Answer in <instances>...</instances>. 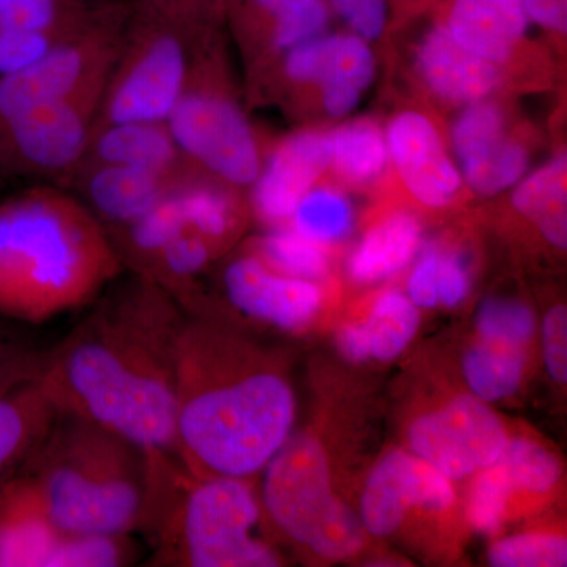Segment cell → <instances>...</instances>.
Segmentation results:
<instances>
[{"mask_svg":"<svg viewBox=\"0 0 567 567\" xmlns=\"http://www.w3.org/2000/svg\"><path fill=\"white\" fill-rule=\"evenodd\" d=\"M186 312L145 276L100 295L61 344L39 385L59 413L175 456L177 353ZM177 457V456H175Z\"/></svg>","mask_w":567,"mask_h":567,"instance_id":"cell-1","label":"cell"},{"mask_svg":"<svg viewBox=\"0 0 567 567\" xmlns=\"http://www.w3.org/2000/svg\"><path fill=\"white\" fill-rule=\"evenodd\" d=\"M295 395L270 354L218 319L186 315L177 353L175 456L197 477L251 480L292 432Z\"/></svg>","mask_w":567,"mask_h":567,"instance_id":"cell-2","label":"cell"},{"mask_svg":"<svg viewBox=\"0 0 567 567\" xmlns=\"http://www.w3.org/2000/svg\"><path fill=\"white\" fill-rule=\"evenodd\" d=\"M122 268L104 224L73 197L31 189L0 200V316L11 322L91 306Z\"/></svg>","mask_w":567,"mask_h":567,"instance_id":"cell-3","label":"cell"},{"mask_svg":"<svg viewBox=\"0 0 567 567\" xmlns=\"http://www.w3.org/2000/svg\"><path fill=\"white\" fill-rule=\"evenodd\" d=\"M147 453V502L141 532L151 566L274 567L281 558L257 536L262 505L249 480L197 477L174 454Z\"/></svg>","mask_w":567,"mask_h":567,"instance_id":"cell-4","label":"cell"},{"mask_svg":"<svg viewBox=\"0 0 567 567\" xmlns=\"http://www.w3.org/2000/svg\"><path fill=\"white\" fill-rule=\"evenodd\" d=\"M65 535H133L147 502V453L84 417L58 413L22 466Z\"/></svg>","mask_w":567,"mask_h":567,"instance_id":"cell-5","label":"cell"},{"mask_svg":"<svg viewBox=\"0 0 567 567\" xmlns=\"http://www.w3.org/2000/svg\"><path fill=\"white\" fill-rule=\"evenodd\" d=\"M260 505L284 537L319 557L349 558L363 547V525L333 494L330 466L315 436H289L268 462Z\"/></svg>","mask_w":567,"mask_h":567,"instance_id":"cell-6","label":"cell"},{"mask_svg":"<svg viewBox=\"0 0 567 567\" xmlns=\"http://www.w3.org/2000/svg\"><path fill=\"white\" fill-rule=\"evenodd\" d=\"M166 126L178 152L216 177L238 186L259 177L262 167L251 126L237 104L218 92L188 82Z\"/></svg>","mask_w":567,"mask_h":567,"instance_id":"cell-7","label":"cell"},{"mask_svg":"<svg viewBox=\"0 0 567 567\" xmlns=\"http://www.w3.org/2000/svg\"><path fill=\"white\" fill-rule=\"evenodd\" d=\"M415 456L447 480H464L502 457L507 443L499 417L481 399L462 395L417 417L409 431Z\"/></svg>","mask_w":567,"mask_h":567,"instance_id":"cell-8","label":"cell"},{"mask_svg":"<svg viewBox=\"0 0 567 567\" xmlns=\"http://www.w3.org/2000/svg\"><path fill=\"white\" fill-rule=\"evenodd\" d=\"M96 95L33 107L0 123V169H66L89 144Z\"/></svg>","mask_w":567,"mask_h":567,"instance_id":"cell-9","label":"cell"},{"mask_svg":"<svg viewBox=\"0 0 567 567\" xmlns=\"http://www.w3.org/2000/svg\"><path fill=\"white\" fill-rule=\"evenodd\" d=\"M188 55L175 35L134 52L106 100V123H166L188 84Z\"/></svg>","mask_w":567,"mask_h":567,"instance_id":"cell-10","label":"cell"},{"mask_svg":"<svg viewBox=\"0 0 567 567\" xmlns=\"http://www.w3.org/2000/svg\"><path fill=\"white\" fill-rule=\"evenodd\" d=\"M110 54L84 41L55 44L29 69L0 76V123L33 107L96 95Z\"/></svg>","mask_w":567,"mask_h":567,"instance_id":"cell-11","label":"cell"},{"mask_svg":"<svg viewBox=\"0 0 567 567\" xmlns=\"http://www.w3.org/2000/svg\"><path fill=\"white\" fill-rule=\"evenodd\" d=\"M453 502V487L445 475L415 454L393 451L368 477L361 498V525L369 535L390 536L401 527L410 507L443 511Z\"/></svg>","mask_w":567,"mask_h":567,"instance_id":"cell-12","label":"cell"},{"mask_svg":"<svg viewBox=\"0 0 567 567\" xmlns=\"http://www.w3.org/2000/svg\"><path fill=\"white\" fill-rule=\"evenodd\" d=\"M224 289L238 312L281 331L303 330L322 301L315 282L279 274L256 254L227 265Z\"/></svg>","mask_w":567,"mask_h":567,"instance_id":"cell-13","label":"cell"},{"mask_svg":"<svg viewBox=\"0 0 567 567\" xmlns=\"http://www.w3.org/2000/svg\"><path fill=\"white\" fill-rule=\"evenodd\" d=\"M386 144L399 177L417 203L442 208L456 199L464 181L439 130L424 114L405 111L395 115L388 126Z\"/></svg>","mask_w":567,"mask_h":567,"instance_id":"cell-14","label":"cell"},{"mask_svg":"<svg viewBox=\"0 0 567 567\" xmlns=\"http://www.w3.org/2000/svg\"><path fill=\"white\" fill-rule=\"evenodd\" d=\"M331 164L330 134L301 132L279 144L254 182V207L264 221H287Z\"/></svg>","mask_w":567,"mask_h":567,"instance_id":"cell-15","label":"cell"},{"mask_svg":"<svg viewBox=\"0 0 567 567\" xmlns=\"http://www.w3.org/2000/svg\"><path fill=\"white\" fill-rule=\"evenodd\" d=\"M62 532L39 488L18 472L0 487V567H47Z\"/></svg>","mask_w":567,"mask_h":567,"instance_id":"cell-16","label":"cell"},{"mask_svg":"<svg viewBox=\"0 0 567 567\" xmlns=\"http://www.w3.org/2000/svg\"><path fill=\"white\" fill-rule=\"evenodd\" d=\"M416 63L425 85L450 103L486 100L502 80L495 63L458 47L446 28H436L425 37L417 50Z\"/></svg>","mask_w":567,"mask_h":567,"instance_id":"cell-17","label":"cell"},{"mask_svg":"<svg viewBox=\"0 0 567 567\" xmlns=\"http://www.w3.org/2000/svg\"><path fill=\"white\" fill-rule=\"evenodd\" d=\"M446 29L458 47L498 65L524 39L528 14L522 0H457Z\"/></svg>","mask_w":567,"mask_h":567,"instance_id":"cell-18","label":"cell"},{"mask_svg":"<svg viewBox=\"0 0 567 567\" xmlns=\"http://www.w3.org/2000/svg\"><path fill=\"white\" fill-rule=\"evenodd\" d=\"M287 76L320 87L347 85L363 92L375 74L374 54L358 35H328L297 44L284 61Z\"/></svg>","mask_w":567,"mask_h":567,"instance_id":"cell-19","label":"cell"},{"mask_svg":"<svg viewBox=\"0 0 567 567\" xmlns=\"http://www.w3.org/2000/svg\"><path fill=\"white\" fill-rule=\"evenodd\" d=\"M173 175L144 167L103 164L89 181L87 194L104 226L122 227L151 210L173 188Z\"/></svg>","mask_w":567,"mask_h":567,"instance_id":"cell-20","label":"cell"},{"mask_svg":"<svg viewBox=\"0 0 567 567\" xmlns=\"http://www.w3.org/2000/svg\"><path fill=\"white\" fill-rule=\"evenodd\" d=\"M58 413L39 382L0 395V484L21 472Z\"/></svg>","mask_w":567,"mask_h":567,"instance_id":"cell-21","label":"cell"},{"mask_svg":"<svg viewBox=\"0 0 567 567\" xmlns=\"http://www.w3.org/2000/svg\"><path fill=\"white\" fill-rule=\"evenodd\" d=\"M420 241L416 219L406 213H395L364 235L350 259V275L361 284L390 278L412 262Z\"/></svg>","mask_w":567,"mask_h":567,"instance_id":"cell-22","label":"cell"},{"mask_svg":"<svg viewBox=\"0 0 567 567\" xmlns=\"http://www.w3.org/2000/svg\"><path fill=\"white\" fill-rule=\"evenodd\" d=\"M95 153L103 164L144 167L166 175H173L181 155L166 123L107 125L96 137Z\"/></svg>","mask_w":567,"mask_h":567,"instance_id":"cell-23","label":"cell"},{"mask_svg":"<svg viewBox=\"0 0 567 567\" xmlns=\"http://www.w3.org/2000/svg\"><path fill=\"white\" fill-rule=\"evenodd\" d=\"M566 174L567 158L561 153L518 183L513 193L514 208L559 249L567 246Z\"/></svg>","mask_w":567,"mask_h":567,"instance_id":"cell-24","label":"cell"},{"mask_svg":"<svg viewBox=\"0 0 567 567\" xmlns=\"http://www.w3.org/2000/svg\"><path fill=\"white\" fill-rule=\"evenodd\" d=\"M185 227L181 200L174 185L151 210L122 226V234L111 237V240L122 262H128L136 270V275H142L156 254L171 244Z\"/></svg>","mask_w":567,"mask_h":567,"instance_id":"cell-25","label":"cell"},{"mask_svg":"<svg viewBox=\"0 0 567 567\" xmlns=\"http://www.w3.org/2000/svg\"><path fill=\"white\" fill-rule=\"evenodd\" d=\"M462 181L477 194L492 196L516 185L528 167V152L505 133L488 137L457 155Z\"/></svg>","mask_w":567,"mask_h":567,"instance_id":"cell-26","label":"cell"},{"mask_svg":"<svg viewBox=\"0 0 567 567\" xmlns=\"http://www.w3.org/2000/svg\"><path fill=\"white\" fill-rule=\"evenodd\" d=\"M331 164L346 181L365 185L385 173L390 162L386 136L375 122L363 118L330 134Z\"/></svg>","mask_w":567,"mask_h":567,"instance_id":"cell-27","label":"cell"},{"mask_svg":"<svg viewBox=\"0 0 567 567\" xmlns=\"http://www.w3.org/2000/svg\"><path fill=\"white\" fill-rule=\"evenodd\" d=\"M470 390L483 402L502 401L516 393L524 375V354L518 347L484 341L464 358Z\"/></svg>","mask_w":567,"mask_h":567,"instance_id":"cell-28","label":"cell"},{"mask_svg":"<svg viewBox=\"0 0 567 567\" xmlns=\"http://www.w3.org/2000/svg\"><path fill=\"white\" fill-rule=\"evenodd\" d=\"M183 218L188 229L218 248L237 226V210L229 193L212 183H175Z\"/></svg>","mask_w":567,"mask_h":567,"instance_id":"cell-29","label":"cell"},{"mask_svg":"<svg viewBox=\"0 0 567 567\" xmlns=\"http://www.w3.org/2000/svg\"><path fill=\"white\" fill-rule=\"evenodd\" d=\"M417 327L420 311L410 298L399 292L380 295L365 322L372 357L380 361L394 360L410 344Z\"/></svg>","mask_w":567,"mask_h":567,"instance_id":"cell-30","label":"cell"},{"mask_svg":"<svg viewBox=\"0 0 567 567\" xmlns=\"http://www.w3.org/2000/svg\"><path fill=\"white\" fill-rule=\"evenodd\" d=\"M292 229L317 241L330 244L341 240L352 229V205L344 194L330 188L311 189L305 194L292 216Z\"/></svg>","mask_w":567,"mask_h":567,"instance_id":"cell-31","label":"cell"},{"mask_svg":"<svg viewBox=\"0 0 567 567\" xmlns=\"http://www.w3.org/2000/svg\"><path fill=\"white\" fill-rule=\"evenodd\" d=\"M254 254L279 274L309 281L322 278L328 270V257L322 246L293 229H278L265 235Z\"/></svg>","mask_w":567,"mask_h":567,"instance_id":"cell-32","label":"cell"},{"mask_svg":"<svg viewBox=\"0 0 567 567\" xmlns=\"http://www.w3.org/2000/svg\"><path fill=\"white\" fill-rule=\"evenodd\" d=\"M132 535H65L52 550L47 567H117L132 565Z\"/></svg>","mask_w":567,"mask_h":567,"instance_id":"cell-33","label":"cell"},{"mask_svg":"<svg viewBox=\"0 0 567 567\" xmlns=\"http://www.w3.org/2000/svg\"><path fill=\"white\" fill-rule=\"evenodd\" d=\"M47 354L33 344L20 323L0 316V395L37 382Z\"/></svg>","mask_w":567,"mask_h":567,"instance_id":"cell-34","label":"cell"},{"mask_svg":"<svg viewBox=\"0 0 567 567\" xmlns=\"http://www.w3.org/2000/svg\"><path fill=\"white\" fill-rule=\"evenodd\" d=\"M498 464L505 468L514 488L535 494L550 491L561 476L558 458L546 447L524 439L507 440Z\"/></svg>","mask_w":567,"mask_h":567,"instance_id":"cell-35","label":"cell"},{"mask_svg":"<svg viewBox=\"0 0 567 567\" xmlns=\"http://www.w3.org/2000/svg\"><path fill=\"white\" fill-rule=\"evenodd\" d=\"M488 561L498 567L566 566L567 543L555 535H520L498 540L488 551Z\"/></svg>","mask_w":567,"mask_h":567,"instance_id":"cell-36","label":"cell"},{"mask_svg":"<svg viewBox=\"0 0 567 567\" xmlns=\"http://www.w3.org/2000/svg\"><path fill=\"white\" fill-rule=\"evenodd\" d=\"M477 473L480 475L470 492V524L480 532L492 535L502 525L514 486L498 462Z\"/></svg>","mask_w":567,"mask_h":567,"instance_id":"cell-37","label":"cell"},{"mask_svg":"<svg viewBox=\"0 0 567 567\" xmlns=\"http://www.w3.org/2000/svg\"><path fill=\"white\" fill-rule=\"evenodd\" d=\"M477 330L484 341L511 347L527 344L535 333V316L528 306L513 300L484 301L476 317Z\"/></svg>","mask_w":567,"mask_h":567,"instance_id":"cell-38","label":"cell"},{"mask_svg":"<svg viewBox=\"0 0 567 567\" xmlns=\"http://www.w3.org/2000/svg\"><path fill=\"white\" fill-rule=\"evenodd\" d=\"M275 18V48L289 51L324 31L328 11L323 0H292Z\"/></svg>","mask_w":567,"mask_h":567,"instance_id":"cell-39","label":"cell"},{"mask_svg":"<svg viewBox=\"0 0 567 567\" xmlns=\"http://www.w3.org/2000/svg\"><path fill=\"white\" fill-rule=\"evenodd\" d=\"M54 47L48 31L0 29V76L29 69Z\"/></svg>","mask_w":567,"mask_h":567,"instance_id":"cell-40","label":"cell"},{"mask_svg":"<svg viewBox=\"0 0 567 567\" xmlns=\"http://www.w3.org/2000/svg\"><path fill=\"white\" fill-rule=\"evenodd\" d=\"M544 358L548 374L558 383L567 382V311L558 305L547 312L543 327Z\"/></svg>","mask_w":567,"mask_h":567,"instance_id":"cell-41","label":"cell"},{"mask_svg":"<svg viewBox=\"0 0 567 567\" xmlns=\"http://www.w3.org/2000/svg\"><path fill=\"white\" fill-rule=\"evenodd\" d=\"M55 0H0V29L50 31Z\"/></svg>","mask_w":567,"mask_h":567,"instance_id":"cell-42","label":"cell"},{"mask_svg":"<svg viewBox=\"0 0 567 567\" xmlns=\"http://www.w3.org/2000/svg\"><path fill=\"white\" fill-rule=\"evenodd\" d=\"M336 10L363 40L382 35L386 24L385 0H331Z\"/></svg>","mask_w":567,"mask_h":567,"instance_id":"cell-43","label":"cell"},{"mask_svg":"<svg viewBox=\"0 0 567 567\" xmlns=\"http://www.w3.org/2000/svg\"><path fill=\"white\" fill-rule=\"evenodd\" d=\"M440 256L435 249H427L420 262L413 268L409 279L410 300L416 308L431 309L440 303L439 300V270Z\"/></svg>","mask_w":567,"mask_h":567,"instance_id":"cell-44","label":"cell"},{"mask_svg":"<svg viewBox=\"0 0 567 567\" xmlns=\"http://www.w3.org/2000/svg\"><path fill=\"white\" fill-rule=\"evenodd\" d=\"M468 292V276L457 256H442L439 270V300L443 305L457 306Z\"/></svg>","mask_w":567,"mask_h":567,"instance_id":"cell-45","label":"cell"},{"mask_svg":"<svg viewBox=\"0 0 567 567\" xmlns=\"http://www.w3.org/2000/svg\"><path fill=\"white\" fill-rule=\"evenodd\" d=\"M528 18L551 31L566 32L567 0H522Z\"/></svg>","mask_w":567,"mask_h":567,"instance_id":"cell-46","label":"cell"},{"mask_svg":"<svg viewBox=\"0 0 567 567\" xmlns=\"http://www.w3.org/2000/svg\"><path fill=\"white\" fill-rule=\"evenodd\" d=\"M339 349L352 361H365L371 353V339L364 324H346L338 336Z\"/></svg>","mask_w":567,"mask_h":567,"instance_id":"cell-47","label":"cell"},{"mask_svg":"<svg viewBox=\"0 0 567 567\" xmlns=\"http://www.w3.org/2000/svg\"><path fill=\"white\" fill-rule=\"evenodd\" d=\"M361 91L347 85H331L322 87V103L327 114L331 117H346L357 110L361 100Z\"/></svg>","mask_w":567,"mask_h":567,"instance_id":"cell-48","label":"cell"},{"mask_svg":"<svg viewBox=\"0 0 567 567\" xmlns=\"http://www.w3.org/2000/svg\"><path fill=\"white\" fill-rule=\"evenodd\" d=\"M289 2L292 0H257V3L271 14H278Z\"/></svg>","mask_w":567,"mask_h":567,"instance_id":"cell-49","label":"cell"},{"mask_svg":"<svg viewBox=\"0 0 567 567\" xmlns=\"http://www.w3.org/2000/svg\"><path fill=\"white\" fill-rule=\"evenodd\" d=\"M0 487H2V484H0Z\"/></svg>","mask_w":567,"mask_h":567,"instance_id":"cell-50","label":"cell"}]
</instances>
